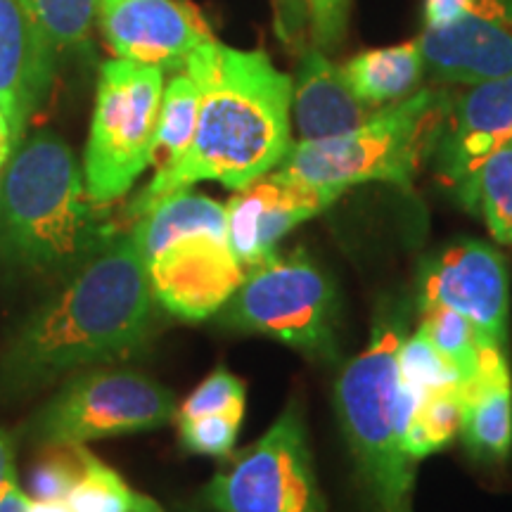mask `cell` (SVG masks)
Instances as JSON below:
<instances>
[{
	"instance_id": "44dd1931",
	"label": "cell",
	"mask_w": 512,
	"mask_h": 512,
	"mask_svg": "<svg viewBox=\"0 0 512 512\" xmlns=\"http://www.w3.org/2000/svg\"><path fill=\"white\" fill-rule=\"evenodd\" d=\"M399 401L401 446L413 463H420L456 439L460 430L463 387H448L413 396L399 384Z\"/></svg>"
},
{
	"instance_id": "7402d4cb",
	"label": "cell",
	"mask_w": 512,
	"mask_h": 512,
	"mask_svg": "<svg viewBox=\"0 0 512 512\" xmlns=\"http://www.w3.org/2000/svg\"><path fill=\"white\" fill-rule=\"evenodd\" d=\"M458 202L484 221L501 245H512V140L486 157L456 190Z\"/></svg>"
},
{
	"instance_id": "2e32d148",
	"label": "cell",
	"mask_w": 512,
	"mask_h": 512,
	"mask_svg": "<svg viewBox=\"0 0 512 512\" xmlns=\"http://www.w3.org/2000/svg\"><path fill=\"white\" fill-rule=\"evenodd\" d=\"M425 69L434 79L460 86L512 74V24L484 15H460L418 38Z\"/></svg>"
},
{
	"instance_id": "836d02e7",
	"label": "cell",
	"mask_w": 512,
	"mask_h": 512,
	"mask_svg": "<svg viewBox=\"0 0 512 512\" xmlns=\"http://www.w3.org/2000/svg\"><path fill=\"white\" fill-rule=\"evenodd\" d=\"M17 482L15 475V444L8 432L0 430V491L5 489V484Z\"/></svg>"
},
{
	"instance_id": "4316f807",
	"label": "cell",
	"mask_w": 512,
	"mask_h": 512,
	"mask_svg": "<svg viewBox=\"0 0 512 512\" xmlns=\"http://www.w3.org/2000/svg\"><path fill=\"white\" fill-rule=\"evenodd\" d=\"M22 5L60 50L91 46L98 0H22Z\"/></svg>"
},
{
	"instance_id": "8fae6325",
	"label": "cell",
	"mask_w": 512,
	"mask_h": 512,
	"mask_svg": "<svg viewBox=\"0 0 512 512\" xmlns=\"http://www.w3.org/2000/svg\"><path fill=\"white\" fill-rule=\"evenodd\" d=\"M152 292L171 316L204 320L219 313L245 280L228 235L192 233L145 259Z\"/></svg>"
},
{
	"instance_id": "d4e9b609",
	"label": "cell",
	"mask_w": 512,
	"mask_h": 512,
	"mask_svg": "<svg viewBox=\"0 0 512 512\" xmlns=\"http://www.w3.org/2000/svg\"><path fill=\"white\" fill-rule=\"evenodd\" d=\"M64 501L69 512H164L155 498L138 494L95 456Z\"/></svg>"
},
{
	"instance_id": "f35d334b",
	"label": "cell",
	"mask_w": 512,
	"mask_h": 512,
	"mask_svg": "<svg viewBox=\"0 0 512 512\" xmlns=\"http://www.w3.org/2000/svg\"><path fill=\"white\" fill-rule=\"evenodd\" d=\"M3 166H5V159H0V174H3Z\"/></svg>"
},
{
	"instance_id": "e575fe53",
	"label": "cell",
	"mask_w": 512,
	"mask_h": 512,
	"mask_svg": "<svg viewBox=\"0 0 512 512\" xmlns=\"http://www.w3.org/2000/svg\"><path fill=\"white\" fill-rule=\"evenodd\" d=\"M27 508L29 496L19 489V484H5V489L0 491V512H27Z\"/></svg>"
},
{
	"instance_id": "5bb4252c",
	"label": "cell",
	"mask_w": 512,
	"mask_h": 512,
	"mask_svg": "<svg viewBox=\"0 0 512 512\" xmlns=\"http://www.w3.org/2000/svg\"><path fill=\"white\" fill-rule=\"evenodd\" d=\"M57 50L22 0H0V110L10 124L12 145L22 143L53 91Z\"/></svg>"
},
{
	"instance_id": "83f0119b",
	"label": "cell",
	"mask_w": 512,
	"mask_h": 512,
	"mask_svg": "<svg viewBox=\"0 0 512 512\" xmlns=\"http://www.w3.org/2000/svg\"><path fill=\"white\" fill-rule=\"evenodd\" d=\"M93 453L83 444L41 446V456L31 467L29 489L34 501H64L83 477Z\"/></svg>"
},
{
	"instance_id": "8d00e7d4",
	"label": "cell",
	"mask_w": 512,
	"mask_h": 512,
	"mask_svg": "<svg viewBox=\"0 0 512 512\" xmlns=\"http://www.w3.org/2000/svg\"><path fill=\"white\" fill-rule=\"evenodd\" d=\"M27 512H69L67 501H34L29 498Z\"/></svg>"
},
{
	"instance_id": "4fadbf2b",
	"label": "cell",
	"mask_w": 512,
	"mask_h": 512,
	"mask_svg": "<svg viewBox=\"0 0 512 512\" xmlns=\"http://www.w3.org/2000/svg\"><path fill=\"white\" fill-rule=\"evenodd\" d=\"M332 202H337L332 192L294 183L271 171L235 192L226 204L228 245L249 271L278 254L285 235H290L299 223L323 214Z\"/></svg>"
},
{
	"instance_id": "9a60e30c",
	"label": "cell",
	"mask_w": 512,
	"mask_h": 512,
	"mask_svg": "<svg viewBox=\"0 0 512 512\" xmlns=\"http://www.w3.org/2000/svg\"><path fill=\"white\" fill-rule=\"evenodd\" d=\"M512 140V74L477 83L451 100L434 159L453 190L479 169L486 157Z\"/></svg>"
},
{
	"instance_id": "f546056e",
	"label": "cell",
	"mask_w": 512,
	"mask_h": 512,
	"mask_svg": "<svg viewBox=\"0 0 512 512\" xmlns=\"http://www.w3.org/2000/svg\"><path fill=\"white\" fill-rule=\"evenodd\" d=\"M245 382L226 368L214 370L178 408V420L202 418L211 413L245 411Z\"/></svg>"
},
{
	"instance_id": "d590c367",
	"label": "cell",
	"mask_w": 512,
	"mask_h": 512,
	"mask_svg": "<svg viewBox=\"0 0 512 512\" xmlns=\"http://www.w3.org/2000/svg\"><path fill=\"white\" fill-rule=\"evenodd\" d=\"M12 133H10V124L8 119H5L3 110H0V159H5L8 162L10 155H12Z\"/></svg>"
},
{
	"instance_id": "6da1fadb",
	"label": "cell",
	"mask_w": 512,
	"mask_h": 512,
	"mask_svg": "<svg viewBox=\"0 0 512 512\" xmlns=\"http://www.w3.org/2000/svg\"><path fill=\"white\" fill-rule=\"evenodd\" d=\"M200 91V112L190 150L128 207V216L147 211L178 190L216 181L242 190L271 174L292 147V79L261 50H238L219 41L202 43L185 62Z\"/></svg>"
},
{
	"instance_id": "7a4b0ae2",
	"label": "cell",
	"mask_w": 512,
	"mask_h": 512,
	"mask_svg": "<svg viewBox=\"0 0 512 512\" xmlns=\"http://www.w3.org/2000/svg\"><path fill=\"white\" fill-rule=\"evenodd\" d=\"M155 302L133 228L114 235L19 325L0 356V392H31L67 370L128 356L150 335Z\"/></svg>"
},
{
	"instance_id": "d6a6232c",
	"label": "cell",
	"mask_w": 512,
	"mask_h": 512,
	"mask_svg": "<svg viewBox=\"0 0 512 512\" xmlns=\"http://www.w3.org/2000/svg\"><path fill=\"white\" fill-rule=\"evenodd\" d=\"M467 8V0H425V27L453 22Z\"/></svg>"
},
{
	"instance_id": "74e56055",
	"label": "cell",
	"mask_w": 512,
	"mask_h": 512,
	"mask_svg": "<svg viewBox=\"0 0 512 512\" xmlns=\"http://www.w3.org/2000/svg\"><path fill=\"white\" fill-rule=\"evenodd\" d=\"M178 512H216V510H204V508H185V510H178Z\"/></svg>"
},
{
	"instance_id": "ac0fdd59",
	"label": "cell",
	"mask_w": 512,
	"mask_h": 512,
	"mask_svg": "<svg viewBox=\"0 0 512 512\" xmlns=\"http://www.w3.org/2000/svg\"><path fill=\"white\" fill-rule=\"evenodd\" d=\"M460 439L472 460L501 465L512 453V375L508 349H496L463 384Z\"/></svg>"
},
{
	"instance_id": "277c9868",
	"label": "cell",
	"mask_w": 512,
	"mask_h": 512,
	"mask_svg": "<svg viewBox=\"0 0 512 512\" xmlns=\"http://www.w3.org/2000/svg\"><path fill=\"white\" fill-rule=\"evenodd\" d=\"M408 318L401 309L377 313L368 347L344 366L335 387L342 432L354 456L358 477L377 512H413L418 463L401 446L399 351Z\"/></svg>"
},
{
	"instance_id": "8992f818",
	"label": "cell",
	"mask_w": 512,
	"mask_h": 512,
	"mask_svg": "<svg viewBox=\"0 0 512 512\" xmlns=\"http://www.w3.org/2000/svg\"><path fill=\"white\" fill-rule=\"evenodd\" d=\"M228 328L266 335L316 358H335L337 292L328 273L302 249L273 254L249 268L221 309Z\"/></svg>"
},
{
	"instance_id": "ffe728a7",
	"label": "cell",
	"mask_w": 512,
	"mask_h": 512,
	"mask_svg": "<svg viewBox=\"0 0 512 512\" xmlns=\"http://www.w3.org/2000/svg\"><path fill=\"white\" fill-rule=\"evenodd\" d=\"M138 247L145 259L157 254L169 242L192 233H216L228 235L226 207L221 202L211 200L200 192L178 190L174 195L164 197L155 207L140 216L133 226Z\"/></svg>"
},
{
	"instance_id": "d6986e66",
	"label": "cell",
	"mask_w": 512,
	"mask_h": 512,
	"mask_svg": "<svg viewBox=\"0 0 512 512\" xmlns=\"http://www.w3.org/2000/svg\"><path fill=\"white\" fill-rule=\"evenodd\" d=\"M342 72L351 91L366 105L380 110L418 91L425 74V57L415 38L401 46L363 50L344 64Z\"/></svg>"
},
{
	"instance_id": "ba28073f",
	"label": "cell",
	"mask_w": 512,
	"mask_h": 512,
	"mask_svg": "<svg viewBox=\"0 0 512 512\" xmlns=\"http://www.w3.org/2000/svg\"><path fill=\"white\" fill-rule=\"evenodd\" d=\"M178 415L176 396L133 370H95L62 387L29 420L38 446L86 444L112 434L145 432L169 425Z\"/></svg>"
},
{
	"instance_id": "30bf717a",
	"label": "cell",
	"mask_w": 512,
	"mask_h": 512,
	"mask_svg": "<svg viewBox=\"0 0 512 512\" xmlns=\"http://www.w3.org/2000/svg\"><path fill=\"white\" fill-rule=\"evenodd\" d=\"M420 306H446L508 347L510 278L503 254L482 240H456L420 273Z\"/></svg>"
},
{
	"instance_id": "f1b7e54d",
	"label": "cell",
	"mask_w": 512,
	"mask_h": 512,
	"mask_svg": "<svg viewBox=\"0 0 512 512\" xmlns=\"http://www.w3.org/2000/svg\"><path fill=\"white\" fill-rule=\"evenodd\" d=\"M242 418H245V411L211 413L202 415V418L178 420L183 446L192 453H200V456L226 458L233 451L235 439H238Z\"/></svg>"
},
{
	"instance_id": "1f68e13d",
	"label": "cell",
	"mask_w": 512,
	"mask_h": 512,
	"mask_svg": "<svg viewBox=\"0 0 512 512\" xmlns=\"http://www.w3.org/2000/svg\"><path fill=\"white\" fill-rule=\"evenodd\" d=\"M271 8L275 17V34H278L280 43L294 53H304V34L309 27L306 0H271Z\"/></svg>"
},
{
	"instance_id": "cb8c5ba5",
	"label": "cell",
	"mask_w": 512,
	"mask_h": 512,
	"mask_svg": "<svg viewBox=\"0 0 512 512\" xmlns=\"http://www.w3.org/2000/svg\"><path fill=\"white\" fill-rule=\"evenodd\" d=\"M420 330L439 349V354L458 370L463 384L477 375V370L496 349H508L446 306H420Z\"/></svg>"
},
{
	"instance_id": "4dcf8cb0",
	"label": "cell",
	"mask_w": 512,
	"mask_h": 512,
	"mask_svg": "<svg viewBox=\"0 0 512 512\" xmlns=\"http://www.w3.org/2000/svg\"><path fill=\"white\" fill-rule=\"evenodd\" d=\"M313 48L335 50L347 36L351 0H306Z\"/></svg>"
},
{
	"instance_id": "e0dca14e",
	"label": "cell",
	"mask_w": 512,
	"mask_h": 512,
	"mask_svg": "<svg viewBox=\"0 0 512 512\" xmlns=\"http://www.w3.org/2000/svg\"><path fill=\"white\" fill-rule=\"evenodd\" d=\"M292 114L299 140H323L354 131L375 114L351 91L342 67L323 50L306 48L292 81Z\"/></svg>"
},
{
	"instance_id": "9c48e42d",
	"label": "cell",
	"mask_w": 512,
	"mask_h": 512,
	"mask_svg": "<svg viewBox=\"0 0 512 512\" xmlns=\"http://www.w3.org/2000/svg\"><path fill=\"white\" fill-rule=\"evenodd\" d=\"M207 505L216 512H325L299 403L211 479Z\"/></svg>"
},
{
	"instance_id": "52a82bcc",
	"label": "cell",
	"mask_w": 512,
	"mask_h": 512,
	"mask_svg": "<svg viewBox=\"0 0 512 512\" xmlns=\"http://www.w3.org/2000/svg\"><path fill=\"white\" fill-rule=\"evenodd\" d=\"M164 93V69L131 60L102 64L83 157L88 200L105 207L124 197L150 166Z\"/></svg>"
},
{
	"instance_id": "484cf974",
	"label": "cell",
	"mask_w": 512,
	"mask_h": 512,
	"mask_svg": "<svg viewBox=\"0 0 512 512\" xmlns=\"http://www.w3.org/2000/svg\"><path fill=\"white\" fill-rule=\"evenodd\" d=\"M396 370H399V384L413 396L448 387H463L458 370L439 354V349L420 328L403 337L401 347L396 351Z\"/></svg>"
},
{
	"instance_id": "7c38bea8",
	"label": "cell",
	"mask_w": 512,
	"mask_h": 512,
	"mask_svg": "<svg viewBox=\"0 0 512 512\" xmlns=\"http://www.w3.org/2000/svg\"><path fill=\"white\" fill-rule=\"evenodd\" d=\"M98 22L121 60L159 69H185L188 57L211 41L204 17L181 0H98Z\"/></svg>"
},
{
	"instance_id": "5b68a950",
	"label": "cell",
	"mask_w": 512,
	"mask_h": 512,
	"mask_svg": "<svg viewBox=\"0 0 512 512\" xmlns=\"http://www.w3.org/2000/svg\"><path fill=\"white\" fill-rule=\"evenodd\" d=\"M448 110L451 98L446 93L422 88L375 110L354 131L299 140L273 171L337 197L361 183H392L411 190L425 159L434 155Z\"/></svg>"
},
{
	"instance_id": "3957f363",
	"label": "cell",
	"mask_w": 512,
	"mask_h": 512,
	"mask_svg": "<svg viewBox=\"0 0 512 512\" xmlns=\"http://www.w3.org/2000/svg\"><path fill=\"white\" fill-rule=\"evenodd\" d=\"M95 207L72 147L36 131L12 147L0 174V261L36 278H72L117 235Z\"/></svg>"
},
{
	"instance_id": "603a6c76",
	"label": "cell",
	"mask_w": 512,
	"mask_h": 512,
	"mask_svg": "<svg viewBox=\"0 0 512 512\" xmlns=\"http://www.w3.org/2000/svg\"><path fill=\"white\" fill-rule=\"evenodd\" d=\"M197 112H200V91L188 72L174 76L162 93V107L152 140L150 164L155 174L169 171L190 150L197 128Z\"/></svg>"
}]
</instances>
